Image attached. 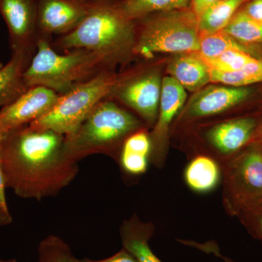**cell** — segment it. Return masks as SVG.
I'll return each mask as SVG.
<instances>
[{
    "instance_id": "29",
    "label": "cell",
    "mask_w": 262,
    "mask_h": 262,
    "mask_svg": "<svg viewBox=\"0 0 262 262\" xmlns=\"http://www.w3.org/2000/svg\"><path fill=\"white\" fill-rule=\"evenodd\" d=\"M245 13L262 23V0H252L246 6Z\"/></svg>"
},
{
    "instance_id": "10",
    "label": "cell",
    "mask_w": 262,
    "mask_h": 262,
    "mask_svg": "<svg viewBox=\"0 0 262 262\" xmlns=\"http://www.w3.org/2000/svg\"><path fill=\"white\" fill-rule=\"evenodd\" d=\"M260 122L252 117L229 119L208 127L203 139L211 148V158L220 163L253 143Z\"/></svg>"
},
{
    "instance_id": "21",
    "label": "cell",
    "mask_w": 262,
    "mask_h": 262,
    "mask_svg": "<svg viewBox=\"0 0 262 262\" xmlns=\"http://www.w3.org/2000/svg\"><path fill=\"white\" fill-rule=\"evenodd\" d=\"M189 2V0H125L119 7L123 14L134 21L154 12L184 9Z\"/></svg>"
},
{
    "instance_id": "23",
    "label": "cell",
    "mask_w": 262,
    "mask_h": 262,
    "mask_svg": "<svg viewBox=\"0 0 262 262\" xmlns=\"http://www.w3.org/2000/svg\"><path fill=\"white\" fill-rule=\"evenodd\" d=\"M222 32L241 42L262 43V23L244 11L234 14Z\"/></svg>"
},
{
    "instance_id": "9",
    "label": "cell",
    "mask_w": 262,
    "mask_h": 262,
    "mask_svg": "<svg viewBox=\"0 0 262 262\" xmlns=\"http://www.w3.org/2000/svg\"><path fill=\"white\" fill-rule=\"evenodd\" d=\"M0 15L8 27L12 53L32 56L39 37L37 0H0Z\"/></svg>"
},
{
    "instance_id": "13",
    "label": "cell",
    "mask_w": 262,
    "mask_h": 262,
    "mask_svg": "<svg viewBox=\"0 0 262 262\" xmlns=\"http://www.w3.org/2000/svg\"><path fill=\"white\" fill-rule=\"evenodd\" d=\"M94 0H37L38 28L43 35L68 34L85 18Z\"/></svg>"
},
{
    "instance_id": "8",
    "label": "cell",
    "mask_w": 262,
    "mask_h": 262,
    "mask_svg": "<svg viewBox=\"0 0 262 262\" xmlns=\"http://www.w3.org/2000/svg\"><path fill=\"white\" fill-rule=\"evenodd\" d=\"M162 80L156 71H146L114 84L111 94L139 114L151 126L158 119Z\"/></svg>"
},
{
    "instance_id": "31",
    "label": "cell",
    "mask_w": 262,
    "mask_h": 262,
    "mask_svg": "<svg viewBox=\"0 0 262 262\" xmlns=\"http://www.w3.org/2000/svg\"><path fill=\"white\" fill-rule=\"evenodd\" d=\"M3 138V134L0 133V145H1ZM5 189L6 188L5 187L3 173H2L1 165H0V205L5 209H8V206H7L6 196H5Z\"/></svg>"
},
{
    "instance_id": "34",
    "label": "cell",
    "mask_w": 262,
    "mask_h": 262,
    "mask_svg": "<svg viewBox=\"0 0 262 262\" xmlns=\"http://www.w3.org/2000/svg\"><path fill=\"white\" fill-rule=\"evenodd\" d=\"M222 258H223L224 260H225V262H236L228 257H225V256H222Z\"/></svg>"
},
{
    "instance_id": "12",
    "label": "cell",
    "mask_w": 262,
    "mask_h": 262,
    "mask_svg": "<svg viewBox=\"0 0 262 262\" xmlns=\"http://www.w3.org/2000/svg\"><path fill=\"white\" fill-rule=\"evenodd\" d=\"M60 95L42 87L30 88L14 102L0 111V133H7L28 125L49 113L59 99Z\"/></svg>"
},
{
    "instance_id": "36",
    "label": "cell",
    "mask_w": 262,
    "mask_h": 262,
    "mask_svg": "<svg viewBox=\"0 0 262 262\" xmlns=\"http://www.w3.org/2000/svg\"><path fill=\"white\" fill-rule=\"evenodd\" d=\"M3 67V63H0V69H1L2 67Z\"/></svg>"
},
{
    "instance_id": "5",
    "label": "cell",
    "mask_w": 262,
    "mask_h": 262,
    "mask_svg": "<svg viewBox=\"0 0 262 262\" xmlns=\"http://www.w3.org/2000/svg\"><path fill=\"white\" fill-rule=\"evenodd\" d=\"M220 165L227 214L237 218L262 206V143H251Z\"/></svg>"
},
{
    "instance_id": "24",
    "label": "cell",
    "mask_w": 262,
    "mask_h": 262,
    "mask_svg": "<svg viewBox=\"0 0 262 262\" xmlns=\"http://www.w3.org/2000/svg\"><path fill=\"white\" fill-rule=\"evenodd\" d=\"M230 50L246 52V48L222 31L213 34L200 33L199 50L196 53L204 61L213 59Z\"/></svg>"
},
{
    "instance_id": "6",
    "label": "cell",
    "mask_w": 262,
    "mask_h": 262,
    "mask_svg": "<svg viewBox=\"0 0 262 262\" xmlns=\"http://www.w3.org/2000/svg\"><path fill=\"white\" fill-rule=\"evenodd\" d=\"M117 76L102 70L89 80L61 95L46 115L29 123L31 127L72 135L100 101L111 94Z\"/></svg>"
},
{
    "instance_id": "1",
    "label": "cell",
    "mask_w": 262,
    "mask_h": 262,
    "mask_svg": "<svg viewBox=\"0 0 262 262\" xmlns=\"http://www.w3.org/2000/svg\"><path fill=\"white\" fill-rule=\"evenodd\" d=\"M64 137L29 124L7 133L0 145L5 188L24 199L41 201L70 185L79 167L63 155Z\"/></svg>"
},
{
    "instance_id": "15",
    "label": "cell",
    "mask_w": 262,
    "mask_h": 262,
    "mask_svg": "<svg viewBox=\"0 0 262 262\" xmlns=\"http://www.w3.org/2000/svg\"><path fill=\"white\" fill-rule=\"evenodd\" d=\"M155 232L151 222H142L136 213L124 221L120 227V237L124 249L137 262H162L153 253L149 241Z\"/></svg>"
},
{
    "instance_id": "19",
    "label": "cell",
    "mask_w": 262,
    "mask_h": 262,
    "mask_svg": "<svg viewBox=\"0 0 262 262\" xmlns=\"http://www.w3.org/2000/svg\"><path fill=\"white\" fill-rule=\"evenodd\" d=\"M151 151V140L146 132L139 131L132 134L122 146L120 158L122 168L131 175L145 173Z\"/></svg>"
},
{
    "instance_id": "27",
    "label": "cell",
    "mask_w": 262,
    "mask_h": 262,
    "mask_svg": "<svg viewBox=\"0 0 262 262\" xmlns=\"http://www.w3.org/2000/svg\"><path fill=\"white\" fill-rule=\"evenodd\" d=\"M237 219L253 238L262 243V206L239 215Z\"/></svg>"
},
{
    "instance_id": "25",
    "label": "cell",
    "mask_w": 262,
    "mask_h": 262,
    "mask_svg": "<svg viewBox=\"0 0 262 262\" xmlns=\"http://www.w3.org/2000/svg\"><path fill=\"white\" fill-rule=\"evenodd\" d=\"M38 262H82L75 257L65 241L56 235H49L38 247Z\"/></svg>"
},
{
    "instance_id": "16",
    "label": "cell",
    "mask_w": 262,
    "mask_h": 262,
    "mask_svg": "<svg viewBox=\"0 0 262 262\" xmlns=\"http://www.w3.org/2000/svg\"><path fill=\"white\" fill-rule=\"evenodd\" d=\"M168 72L189 91L201 90L211 82L209 68L196 53H179L169 63Z\"/></svg>"
},
{
    "instance_id": "28",
    "label": "cell",
    "mask_w": 262,
    "mask_h": 262,
    "mask_svg": "<svg viewBox=\"0 0 262 262\" xmlns=\"http://www.w3.org/2000/svg\"><path fill=\"white\" fill-rule=\"evenodd\" d=\"M82 261V262H137L134 256L124 248L113 256L105 258V259L95 261V260L89 259V258H84Z\"/></svg>"
},
{
    "instance_id": "22",
    "label": "cell",
    "mask_w": 262,
    "mask_h": 262,
    "mask_svg": "<svg viewBox=\"0 0 262 262\" xmlns=\"http://www.w3.org/2000/svg\"><path fill=\"white\" fill-rule=\"evenodd\" d=\"M211 82H219L232 87H247L262 82V60L254 59L234 72H220L209 70Z\"/></svg>"
},
{
    "instance_id": "17",
    "label": "cell",
    "mask_w": 262,
    "mask_h": 262,
    "mask_svg": "<svg viewBox=\"0 0 262 262\" xmlns=\"http://www.w3.org/2000/svg\"><path fill=\"white\" fill-rule=\"evenodd\" d=\"M32 58L27 53H12L10 61L0 69V106L14 102L29 89L23 75Z\"/></svg>"
},
{
    "instance_id": "33",
    "label": "cell",
    "mask_w": 262,
    "mask_h": 262,
    "mask_svg": "<svg viewBox=\"0 0 262 262\" xmlns=\"http://www.w3.org/2000/svg\"><path fill=\"white\" fill-rule=\"evenodd\" d=\"M253 142L262 143V120L260 121L259 125H258L257 130H256V135H255Z\"/></svg>"
},
{
    "instance_id": "18",
    "label": "cell",
    "mask_w": 262,
    "mask_h": 262,
    "mask_svg": "<svg viewBox=\"0 0 262 262\" xmlns=\"http://www.w3.org/2000/svg\"><path fill=\"white\" fill-rule=\"evenodd\" d=\"M220 163L206 155L193 156L184 171L188 187L194 192L207 193L216 188L222 179Z\"/></svg>"
},
{
    "instance_id": "4",
    "label": "cell",
    "mask_w": 262,
    "mask_h": 262,
    "mask_svg": "<svg viewBox=\"0 0 262 262\" xmlns=\"http://www.w3.org/2000/svg\"><path fill=\"white\" fill-rule=\"evenodd\" d=\"M108 63L101 55L85 49L59 54L46 37H39L35 53L24 71V80L28 89L42 86L61 96L97 75Z\"/></svg>"
},
{
    "instance_id": "3",
    "label": "cell",
    "mask_w": 262,
    "mask_h": 262,
    "mask_svg": "<svg viewBox=\"0 0 262 262\" xmlns=\"http://www.w3.org/2000/svg\"><path fill=\"white\" fill-rule=\"evenodd\" d=\"M141 124L132 114L113 101L102 100L72 135L65 136L63 152L78 163L90 155H113L127 137L141 130Z\"/></svg>"
},
{
    "instance_id": "14",
    "label": "cell",
    "mask_w": 262,
    "mask_h": 262,
    "mask_svg": "<svg viewBox=\"0 0 262 262\" xmlns=\"http://www.w3.org/2000/svg\"><path fill=\"white\" fill-rule=\"evenodd\" d=\"M251 94L249 88L208 86L193 96L182 113V121H192L225 113L244 102Z\"/></svg>"
},
{
    "instance_id": "30",
    "label": "cell",
    "mask_w": 262,
    "mask_h": 262,
    "mask_svg": "<svg viewBox=\"0 0 262 262\" xmlns=\"http://www.w3.org/2000/svg\"><path fill=\"white\" fill-rule=\"evenodd\" d=\"M192 1L193 9H194L193 12L195 14L196 18H198L208 8L222 0H192Z\"/></svg>"
},
{
    "instance_id": "2",
    "label": "cell",
    "mask_w": 262,
    "mask_h": 262,
    "mask_svg": "<svg viewBox=\"0 0 262 262\" xmlns=\"http://www.w3.org/2000/svg\"><path fill=\"white\" fill-rule=\"evenodd\" d=\"M132 23L119 5L94 0L83 20L73 31L61 36L56 46L65 51H93L111 63L134 53L136 39Z\"/></svg>"
},
{
    "instance_id": "26",
    "label": "cell",
    "mask_w": 262,
    "mask_h": 262,
    "mask_svg": "<svg viewBox=\"0 0 262 262\" xmlns=\"http://www.w3.org/2000/svg\"><path fill=\"white\" fill-rule=\"evenodd\" d=\"M253 59L254 58L248 54L247 52L230 50L222 53L213 59L203 61L209 70L228 72L241 70Z\"/></svg>"
},
{
    "instance_id": "32",
    "label": "cell",
    "mask_w": 262,
    "mask_h": 262,
    "mask_svg": "<svg viewBox=\"0 0 262 262\" xmlns=\"http://www.w3.org/2000/svg\"><path fill=\"white\" fill-rule=\"evenodd\" d=\"M13 219L10 215L9 210L5 209L0 205V226L10 225Z\"/></svg>"
},
{
    "instance_id": "35",
    "label": "cell",
    "mask_w": 262,
    "mask_h": 262,
    "mask_svg": "<svg viewBox=\"0 0 262 262\" xmlns=\"http://www.w3.org/2000/svg\"><path fill=\"white\" fill-rule=\"evenodd\" d=\"M0 262H18V261H17V260H15V259L4 260V259H2V258H0Z\"/></svg>"
},
{
    "instance_id": "20",
    "label": "cell",
    "mask_w": 262,
    "mask_h": 262,
    "mask_svg": "<svg viewBox=\"0 0 262 262\" xmlns=\"http://www.w3.org/2000/svg\"><path fill=\"white\" fill-rule=\"evenodd\" d=\"M244 1L222 0L212 5L198 18L199 32L201 34H213L223 30Z\"/></svg>"
},
{
    "instance_id": "7",
    "label": "cell",
    "mask_w": 262,
    "mask_h": 262,
    "mask_svg": "<svg viewBox=\"0 0 262 262\" xmlns=\"http://www.w3.org/2000/svg\"><path fill=\"white\" fill-rule=\"evenodd\" d=\"M199 37L194 12L178 10L144 22L134 53L149 58L158 53H196Z\"/></svg>"
},
{
    "instance_id": "11",
    "label": "cell",
    "mask_w": 262,
    "mask_h": 262,
    "mask_svg": "<svg viewBox=\"0 0 262 262\" xmlns=\"http://www.w3.org/2000/svg\"><path fill=\"white\" fill-rule=\"evenodd\" d=\"M186 90L170 76L162 80L159 112L151 133V151L149 159L157 168L165 165L168 148L169 130L173 119L187 99Z\"/></svg>"
}]
</instances>
